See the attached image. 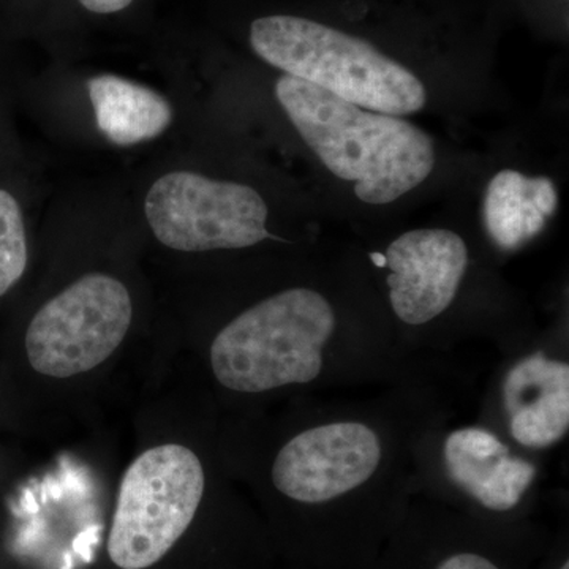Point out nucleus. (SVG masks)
Instances as JSON below:
<instances>
[{
    "mask_svg": "<svg viewBox=\"0 0 569 569\" xmlns=\"http://www.w3.org/2000/svg\"><path fill=\"white\" fill-rule=\"evenodd\" d=\"M276 96L321 163L355 182L367 204L399 200L436 167L432 138L399 116L366 110L290 74L277 81Z\"/></svg>",
    "mask_w": 569,
    "mask_h": 569,
    "instance_id": "nucleus-1",
    "label": "nucleus"
},
{
    "mask_svg": "<svg viewBox=\"0 0 569 569\" xmlns=\"http://www.w3.org/2000/svg\"><path fill=\"white\" fill-rule=\"evenodd\" d=\"M252 50L284 74L383 114L426 107L425 84L366 40L306 18L274 14L250 26Z\"/></svg>",
    "mask_w": 569,
    "mask_h": 569,
    "instance_id": "nucleus-2",
    "label": "nucleus"
},
{
    "mask_svg": "<svg viewBox=\"0 0 569 569\" xmlns=\"http://www.w3.org/2000/svg\"><path fill=\"white\" fill-rule=\"evenodd\" d=\"M335 331L336 312L323 295L310 288L280 291L217 335L213 376L236 392L312 383L323 370V350Z\"/></svg>",
    "mask_w": 569,
    "mask_h": 569,
    "instance_id": "nucleus-3",
    "label": "nucleus"
},
{
    "mask_svg": "<svg viewBox=\"0 0 569 569\" xmlns=\"http://www.w3.org/2000/svg\"><path fill=\"white\" fill-rule=\"evenodd\" d=\"M206 486L193 451L160 445L127 468L119 488L108 553L116 567L146 569L167 556L197 515Z\"/></svg>",
    "mask_w": 569,
    "mask_h": 569,
    "instance_id": "nucleus-4",
    "label": "nucleus"
},
{
    "mask_svg": "<svg viewBox=\"0 0 569 569\" xmlns=\"http://www.w3.org/2000/svg\"><path fill=\"white\" fill-rule=\"evenodd\" d=\"M268 204L253 187L171 171L146 194L144 216L157 241L178 252L246 249L271 238Z\"/></svg>",
    "mask_w": 569,
    "mask_h": 569,
    "instance_id": "nucleus-5",
    "label": "nucleus"
},
{
    "mask_svg": "<svg viewBox=\"0 0 569 569\" xmlns=\"http://www.w3.org/2000/svg\"><path fill=\"white\" fill-rule=\"evenodd\" d=\"M132 298L121 280L93 272L54 296L32 318L26 351L52 378L89 372L107 361L132 325Z\"/></svg>",
    "mask_w": 569,
    "mask_h": 569,
    "instance_id": "nucleus-6",
    "label": "nucleus"
},
{
    "mask_svg": "<svg viewBox=\"0 0 569 569\" xmlns=\"http://www.w3.org/2000/svg\"><path fill=\"white\" fill-rule=\"evenodd\" d=\"M383 460V443L361 421L310 427L291 438L274 460L276 489L299 503H326L365 486Z\"/></svg>",
    "mask_w": 569,
    "mask_h": 569,
    "instance_id": "nucleus-7",
    "label": "nucleus"
},
{
    "mask_svg": "<svg viewBox=\"0 0 569 569\" xmlns=\"http://www.w3.org/2000/svg\"><path fill=\"white\" fill-rule=\"evenodd\" d=\"M383 260L396 317L406 325L422 326L455 301L466 276L468 249L455 231L421 228L395 239Z\"/></svg>",
    "mask_w": 569,
    "mask_h": 569,
    "instance_id": "nucleus-8",
    "label": "nucleus"
},
{
    "mask_svg": "<svg viewBox=\"0 0 569 569\" xmlns=\"http://www.w3.org/2000/svg\"><path fill=\"white\" fill-rule=\"evenodd\" d=\"M509 432L522 447L559 443L569 429V366L542 353L523 358L503 381Z\"/></svg>",
    "mask_w": 569,
    "mask_h": 569,
    "instance_id": "nucleus-9",
    "label": "nucleus"
},
{
    "mask_svg": "<svg viewBox=\"0 0 569 569\" xmlns=\"http://www.w3.org/2000/svg\"><path fill=\"white\" fill-rule=\"evenodd\" d=\"M443 452L452 481L492 511L518 507L537 478L533 463L511 456L496 433L479 427L455 430Z\"/></svg>",
    "mask_w": 569,
    "mask_h": 569,
    "instance_id": "nucleus-10",
    "label": "nucleus"
},
{
    "mask_svg": "<svg viewBox=\"0 0 569 569\" xmlns=\"http://www.w3.org/2000/svg\"><path fill=\"white\" fill-rule=\"evenodd\" d=\"M557 206L559 193L546 176L500 171L486 189V231L501 249H519L545 230Z\"/></svg>",
    "mask_w": 569,
    "mask_h": 569,
    "instance_id": "nucleus-11",
    "label": "nucleus"
},
{
    "mask_svg": "<svg viewBox=\"0 0 569 569\" xmlns=\"http://www.w3.org/2000/svg\"><path fill=\"white\" fill-rule=\"evenodd\" d=\"M97 127L118 146L140 144L160 137L173 121L170 102L148 86L116 74L88 81Z\"/></svg>",
    "mask_w": 569,
    "mask_h": 569,
    "instance_id": "nucleus-12",
    "label": "nucleus"
},
{
    "mask_svg": "<svg viewBox=\"0 0 569 569\" xmlns=\"http://www.w3.org/2000/svg\"><path fill=\"white\" fill-rule=\"evenodd\" d=\"M28 236L20 201L0 187V298L20 282L28 268Z\"/></svg>",
    "mask_w": 569,
    "mask_h": 569,
    "instance_id": "nucleus-13",
    "label": "nucleus"
},
{
    "mask_svg": "<svg viewBox=\"0 0 569 569\" xmlns=\"http://www.w3.org/2000/svg\"><path fill=\"white\" fill-rule=\"evenodd\" d=\"M437 569H500L486 559V557L477 556V553H458V556L449 557Z\"/></svg>",
    "mask_w": 569,
    "mask_h": 569,
    "instance_id": "nucleus-14",
    "label": "nucleus"
},
{
    "mask_svg": "<svg viewBox=\"0 0 569 569\" xmlns=\"http://www.w3.org/2000/svg\"><path fill=\"white\" fill-rule=\"evenodd\" d=\"M86 10L97 14H111L126 10L133 0H78Z\"/></svg>",
    "mask_w": 569,
    "mask_h": 569,
    "instance_id": "nucleus-15",
    "label": "nucleus"
},
{
    "mask_svg": "<svg viewBox=\"0 0 569 569\" xmlns=\"http://www.w3.org/2000/svg\"><path fill=\"white\" fill-rule=\"evenodd\" d=\"M560 569H569V563H568V561H565L563 567H561Z\"/></svg>",
    "mask_w": 569,
    "mask_h": 569,
    "instance_id": "nucleus-16",
    "label": "nucleus"
}]
</instances>
